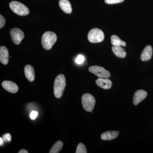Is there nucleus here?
I'll return each mask as SVG.
<instances>
[{
  "label": "nucleus",
  "mask_w": 153,
  "mask_h": 153,
  "mask_svg": "<svg viewBox=\"0 0 153 153\" xmlns=\"http://www.w3.org/2000/svg\"><path fill=\"white\" fill-rule=\"evenodd\" d=\"M119 132L116 131L105 132L102 134L101 138L103 140H111L114 139L118 136Z\"/></svg>",
  "instance_id": "nucleus-15"
},
{
  "label": "nucleus",
  "mask_w": 153,
  "mask_h": 153,
  "mask_svg": "<svg viewBox=\"0 0 153 153\" xmlns=\"http://www.w3.org/2000/svg\"><path fill=\"white\" fill-rule=\"evenodd\" d=\"M10 7L14 13L19 16H27L30 13V10L24 4L16 1L11 2L10 3Z\"/></svg>",
  "instance_id": "nucleus-3"
},
{
  "label": "nucleus",
  "mask_w": 153,
  "mask_h": 153,
  "mask_svg": "<svg viewBox=\"0 0 153 153\" xmlns=\"http://www.w3.org/2000/svg\"><path fill=\"white\" fill-rule=\"evenodd\" d=\"M66 85L65 76L62 74L57 75L54 82V93L55 97L60 98L62 97Z\"/></svg>",
  "instance_id": "nucleus-1"
},
{
  "label": "nucleus",
  "mask_w": 153,
  "mask_h": 153,
  "mask_svg": "<svg viewBox=\"0 0 153 153\" xmlns=\"http://www.w3.org/2000/svg\"><path fill=\"white\" fill-rule=\"evenodd\" d=\"M57 40V35L51 31H47L43 34L42 37V47L46 50H49L52 48Z\"/></svg>",
  "instance_id": "nucleus-2"
},
{
  "label": "nucleus",
  "mask_w": 153,
  "mask_h": 153,
  "mask_svg": "<svg viewBox=\"0 0 153 153\" xmlns=\"http://www.w3.org/2000/svg\"><path fill=\"white\" fill-rule=\"evenodd\" d=\"M25 75L30 82H33L35 78L34 68L30 65H27L25 68Z\"/></svg>",
  "instance_id": "nucleus-13"
},
{
  "label": "nucleus",
  "mask_w": 153,
  "mask_h": 153,
  "mask_svg": "<svg viewBox=\"0 0 153 153\" xmlns=\"http://www.w3.org/2000/svg\"><path fill=\"white\" fill-rule=\"evenodd\" d=\"M12 41L14 44L19 45L25 37L24 32L19 28H14L10 31Z\"/></svg>",
  "instance_id": "nucleus-7"
},
{
  "label": "nucleus",
  "mask_w": 153,
  "mask_h": 153,
  "mask_svg": "<svg viewBox=\"0 0 153 153\" xmlns=\"http://www.w3.org/2000/svg\"><path fill=\"white\" fill-rule=\"evenodd\" d=\"M112 51L114 55L119 58H125L126 55V52L125 49L121 46H113Z\"/></svg>",
  "instance_id": "nucleus-16"
},
{
  "label": "nucleus",
  "mask_w": 153,
  "mask_h": 153,
  "mask_svg": "<svg viewBox=\"0 0 153 153\" xmlns=\"http://www.w3.org/2000/svg\"><path fill=\"white\" fill-rule=\"evenodd\" d=\"M59 5L60 9L66 14H70L72 12L71 3L68 0H60Z\"/></svg>",
  "instance_id": "nucleus-14"
},
{
  "label": "nucleus",
  "mask_w": 153,
  "mask_h": 153,
  "mask_svg": "<svg viewBox=\"0 0 153 153\" xmlns=\"http://www.w3.org/2000/svg\"><path fill=\"white\" fill-rule=\"evenodd\" d=\"M38 116V112L37 111H32V112L30 113V118H31V119L33 120H35Z\"/></svg>",
  "instance_id": "nucleus-24"
},
{
  "label": "nucleus",
  "mask_w": 153,
  "mask_h": 153,
  "mask_svg": "<svg viewBox=\"0 0 153 153\" xmlns=\"http://www.w3.org/2000/svg\"><path fill=\"white\" fill-rule=\"evenodd\" d=\"M0 140H1V143H0V145H1H1L3 144V141H4L3 139L2 138H0Z\"/></svg>",
  "instance_id": "nucleus-26"
},
{
  "label": "nucleus",
  "mask_w": 153,
  "mask_h": 153,
  "mask_svg": "<svg viewBox=\"0 0 153 153\" xmlns=\"http://www.w3.org/2000/svg\"><path fill=\"white\" fill-rule=\"evenodd\" d=\"M111 41L112 45L114 46H123L125 47L126 43L125 41H122L119 37L116 35H113L111 38Z\"/></svg>",
  "instance_id": "nucleus-17"
},
{
  "label": "nucleus",
  "mask_w": 153,
  "mask_h": 153,
  "mask_svg": "<svg viewBox=\"0 0 153 153\" xmlns=\"http://www.w3.org/2000/svg\"><path fill=\"white\" fill-rule=\"evenodd\" d=\"M103 32L98 28H93L89 31L88 35V39L91 43H97L101 42L104 39Z\"/></svg>",
  "instance_id": "nucleus-4"
},
{
  "label": "nucleus",
  "mask_w": 153,
  "mask_h": 153,
  "mask_svg": "<svg viewBox=\"0 0 153 153\" xmlns=\"http://www.w3.org/2000/svg\"><path fill=\"white\" fill-rule=\"evenodd\" d=\"M63 146V143L61 141L59 140L56 142L55 144L52 146L49 151V153H58L62 149Z\"/></svg>",
  "instance_id": "nucleus-18"
},
{
  "label": "nucleus",
  "mask_w": 153,
  "mask_h": 153,
  "mask_svg": "<svg viewBox=\"0 0 153 153\" xmlns=\"http://www.w3.org/2000/svg\"><path fill=\"white\" fill-rule=\"evenodd\" d=\"M81 102L83 108L86 111L93 110L95 104V99L94 97L90 94L86 93L82 96Z\"/></svg>",
  "instance_id": "nucleus-5"
},
{
  "label": "nucleus",
  "mask_w": 153,
  "mask_h": 153,
  "mask_svg": "<svg viewBox=\"0 0 153 153\" xmlns=\"http://www.w3.org/2000/svg\"><path fill=\"white\" fill-rule=\"evenodd\" d=\"M152 54L153 49L152 46L148 45L144 49L141 54V60L143 61H147L150 60Z\"/></svg>",
  "instance_id": "nucleus-10"
},
{
  "label": "nucleus",
  "mask_w": 153,
  "mask_h": 153,
  "mask_svg": "<svg viewBox=\"0 0 153 153\" xmlns=\"http://www.w3.org/2000/svg\"><path fill=\"white\" fill-rule=\"evenodd\" d=\"M89 71L95 74L99 78H109L111 76L110 73L103 67L98 66H91L88 68Z\"/></svg>",
  "instance_id": "nucleus-6"
},
{
  "label": "nucleus",
  "mask_w": 153,
  "mask_h": 153,
  "mask_svg": "<svg viewBox=\"0 0 153 153\" xmlns=\"http://www.w3.org/2000/svg\"><path fill=\"white\" fill-rule=\"evenodd\" d=\"M9 51L4 46L0 47V61L4 65H7L9 61Z\"/></svg>",
  "instance_id": "nucleus-12"
},
{
  "label": "nucleus",
  "mask_w": 153,
  "mask_h": 153,
  "mask_svg": "<svg viewBox=\"0 0 153 153\" xmlns=\"http://www.w3.org/2000/svg\"><path fill=\"white\" fill-rule=\"evenodd\" d=\"M96 83L99 87L104 89H108L112 86V83L111 80L108 78H99L97 79Z\"/></svg>",
  "instance_id": "nucleus-11"
},
{
  "label": "nucleus",
  "mask_w": 153,
  "mask_h": 153,
  "mask_svg": "<svg viewBox=\"0 0 153 153\" xmlns=\"http://www.w3.org/2000/svg\"><path fill=\"white\" fill-rule=\"evenodd\" d=\"M5 19L2 15H0V28L1 29L4 26L5 24Z\"/></svg>",
  "instance_id": "nucleus-23"
},
{
  "label": "nucleus",
  "mask_w": 153,
  "mask_h": 153,
  "mask_svg": "<svg viewBox=\"0 0 153 153\" xmlns=\"http://www.w3.org/2000/svg\"><path fill=\"white\" fill-rule=\"evenodd\" d=\"M19 153H28V152L27 150L22 149L19 151Z\"/></svg>",
  "instance_id": "nucleus-25"
},
{
  "label": "nucleus",
  "mask_w": 153,
  "mask_h": 153,
  "mask_svg": "<svg viewBox=\"0 0 153 153\" xmlns=\"http://www.w3.org/2000/svg\"><path fill=\"white\" fill-rule=\"evenodd\" d=\"M125 0H105V2L108 4H113L123 2Z\"/></svg>",
  "instance_id": "nucleus-21"
},
{
  "label": "nucleus",
  "mask_w": 153,
  "mask_h": 153,
  "mask_svg": "<svg viewBox=\"0 0 153 153\" xmlns=\"http://www.w3.org/2000/svg\"><path fill=\"white\" fill-rule=\"evenodd\" d=\"M2 86L4 89L10 93H16L19 89V87L16 83L7 80L3 81L2 83Z\"/></svg>",
  "instance_id": "nucleus-8"
},
{
  "label": "nucleus",
  "mask_w": 153,
  "mask_h": 153,
  "mask_svg": "<svg viewBox=\"0 0 153 153\" xmlns=\"http://www.w3.org/2000/svg\"><path fill=\"white\" fill-rule=\"evenodd\" d=\"M3 139L6 142H10L12 139V137L10 134L7 133L5 134L3 136Z\"/></svg>",
  "instance_id": "nucleus-22"
},
{
  "label": "nucleus",
  "mask_w": 153,
  "mask_h": 153,
  "mask_svg": "<svg viewBox=\"0 0 153 153\" xmlns=\"http://www.w3.org/2000/svg\"><path fill=\"white\" fill-rule=\"evenodd\" d=\"M148 93L146 91L143 90H139L137 91L134 94L133 97L134 104L136 105L139 104L140 102L142 101L145 99L147 96Z\"/></svg>",
  "instance_id": "nucleus-9"
},
{
  "label": "nucleus",
  "mask_w": 153,
  "mask_h": 153,
  "mask_svg": "<svg viewBox=\"0 0 153 153\" xmlns=\"http://www.w3.org/2000/svg\"><path fill=\"white\" fill-rule=\"evenodd\" d=\"M76 153H87L86 148L82 143H79L76 147Z\"/></svg>",
  "instance_id": "nucleus-19"
},
{
  "label": "nucleus",
  "mask_w": 153,
  "mask_h": 153,
  "mask_svg": "<svg viewBox=\"0 0 153 153\" xmlns=\"http://www.w3.org/2000/svg\"><path fill=\"white\" fill-rule=\"evenodd\" d=\"M85 60V57L81 55H78L75 59V61L78 64H81L84 62Z\"/></svg>",
  "instance_id": "nucleus-20"
}]
</instances>
